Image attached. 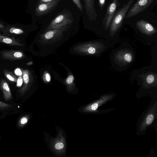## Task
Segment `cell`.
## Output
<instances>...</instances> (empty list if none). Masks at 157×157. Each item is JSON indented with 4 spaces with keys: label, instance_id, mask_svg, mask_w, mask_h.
<instances>
[{
    "label": "cell",
    "instance_id": "1",
    "mask_svg": "<svg viewBox=\"0 0 157 157\" xmlns=\"http://www.w3.org/2000/svg\"><path fill=\"white\" fill-rule=\"evenodd\" d=\"M134 0H128L126 4L118 9L114 16L109 27L110 34L114 35L121 26L124 18Z\"/></svg>",
    "mask_w": 157,
    "mask_h": 157
},
{
    "label": "cell",
    "instance_id": "2",
    "mask_svg": "<svg viewBox=\"0 0 157 157\" xmlns=\"http://www.w3.org/2000/svg\"><path fill=\"white\" fill-rule=\"evenodd\" d=\"M154 0H137L128 10L125 17L128 19L133 17L149 6Z\"/></svg>",
    "mask_w": 157,
    "mask_h": 157
},
{
    "label": "cell",
    "instance_id": "3",
    "mask_svg": "<svg viewBox=\"0 0 157 157\" xmlns=\"http://www.w3.org/2000/svg\"><path fill=\"white\" fill-rule=\"evenodd\" d=\"M119 5L118 0H113L108 5L102 22L103 27L105 30H107L109 28L117 8Z\"/></svg>",
    "mask_w": 157,
    "mask_h": 157
},
{
    "label": "cell",
    "instance_id": "4",
    "mask_svg": "<svg viewBox=\"0 0 157 157\" xmlns=\"http://www.w3.org/2000/svg\"><path fill=\"white\" fill-rule=\"evenodd\" d=\"M73 21L72 17L69 13L66 12L61 13L52 21L49 27L52 29L63 27L70 24Z\"/></svg>",
    "mask_w": 157,
    "mask_h": 157
},
{
    "label": "cell",
    "instance_id": "5",
    "mask_svg": "<svg viewBox=\"0 0 157 157\" xmlns=\"http://www.w3.org/2000/svg\"><path fill=\"white\" fill-rule=\"evenodd\" d=\"M157 102L149 109L143 118L141 123L139 131L142 132L146 130L147 127L150 125L154 120L157 113Z\"/></svg>",
    "mask_w": 157,
    "mask_h": 157
},
{
    "label": "cell",
    "instance_id": "6",
    "mask_svg": "<svg viewBox=\"0 0 157 157\" xmlns=\"http://www.w3.org/2000/svg\"><path fill=\"white\" fill-rule=\"evenodd\" d=\"M60 1L50 3H38L35 9V15L40 16L48 14L55 9Z\"/></svg>",
    "mask_w": 157,
    "mask_h": 157
},
{
    "label": "cell",
    "instance_id": "7",
    "mask_svg": "<svg viewBox=\"0 0 157 157\" xmlns=\"http://www.w3.org/2000/svg\"><path fill=\"white\" fill-rule=\"evenodd\" d=\"M137 29L142 33L151 35L156 33L155 28L148 22L144 19L137 21L136 23Z\"/></svg>",
    "mask_w": 157,
    "mask_h": 157
},
{
    "label": "cell",
    "instance_id": "8",
    "mask_svg": "<svg viewBox=\"0 0 157 157\" xmlns=\"http://www.w3.org/2000/svg\"><path fill=\"white\" fill-rule=\"evenodd\" d=\"M2 57L4 59L11 61L21 59L24 58V54L21 50H4L1 52Z\"/></svg>",
    "mask_w": 157,
    "mask_h": 157
},
{
    "label": "cell",
    "instance_id": "9",
    "mask_svg": "<svg viewBox=\"0 0 157 157\" xmlns=\"http://www.w3.org/2000/svg\"><path fill=\"white\" fill-rule=\"evenodd\" d=\"M83 0L86 15L90 20L96 21L97 14L94 7V0Z\"/></svg>",
    "mask_w": 157,
    "mask_h": 157
},
{
    "label": "cell",
    "instance_id": "10",
    "mask_svg": "<svg viewBox=\"0 0 157 157\" xmlns=\"http://www.w3.org/2000/svg\"><path fill=\"white\" fill-rule=\"evenodd\" d=\"M4 35L12 36L23 34L24 31L21 29L15 26L8 25L1 30Z\"/></svg>",
    "mask_w": 157,
    "mask_h": 157
},
{
    "label": "cell",
    "instance_id": "11",
    "mask_svg": "<svg viewBox=\"0 0 157 157\" xmlns=\"http://www.w3.org/2000/svg\"><path fill=\"white\" fill-rule=\"evenodd\" d=\"M0 89L2 92L5 101H8L12 98V94L9 85L7 82L2 78L0 81Z\"/></svg>",
    "mask_w": 157,
    "mask_h": 157
},
{
    "label": "cell",
    "instance_id": "12",
    "mask_svg": "<svg viewBox=\"0 0 157 157\" xmlns=\"http://www.w3.org/2000/svg\"><path fill=\"white\" fill-rule=\"evenodd\" d=\"M0 42L9 45L21 47L24 44L19 39L15 37H10L2 35L0 33Z\"/></svg>",
    "mask_w": 157,
    "mask_h": 157
},
{
    "label": "cell",
    "instance_id": "13",
    "mask_svg": "<svg viewBox=\"0 0 157 157\" xmlns=\"http://www.w3.org/2000/svg\"><path fill=\"white\" fill-rule=\"evenodd\" d=\"M22 75L24 84L22 87L18 90L21 95H23L25 93L30 81L29 72L28 70H22Z\"/></svg>",
    "mask_w": 157,
    "mask_h": 157
},
{
    "label": "cell",
    "instance_id": "14",
    "mask_svg": "<svg viewBox=\"0 0 157 157\" xmlns=\"http://www.w3.org/2000/svg\"><path fill=\"white\" fill-rule=\"evenodd\" d=\"M117 59L120 61L125 63H130L132 61L133 57L132 54L128 52H122L117 54Z\"/></svg>",
    "mask_w": 157,
    "mask_h": 157
},
{
    "label": "cell",
    "instance_id": "15",
    "mask_svg": "<svg viewBox=\"0 0 157 157\" xmlns=\"http://www.w3.org/2000/svg\"><path fill=\"white\" fill-rule=\"evenodd\" d=\"M112 97V96L111 95L102 96L97 101L91 105V109L93 111L96 110L99 106L105 103L107 101L110 100Z\"/></svg>",
    "mask_w": 157,
    "mask_h": 157
},
{
    "label": "cell",
    "instance_id": "16",
    "mask_svg": "<svg viewBox=\"0 0 157 157\" xmlns=\"http://www.w3.org/2000/svg\"><path fill=\"white\" fill-rule=\"evenodd\" d=\"M3 72L6 77L9 81L13 82H17V77L11 72L7 70L6 69H4Z\"/></svg>",
    "mask_w": 157,
    "mask_h": 157
},
{
    "label": "cell",
    "instance_id": "17",
    "mask_svg": "<svg viewBox=\"0 0 157 157\" xmlns=\"http://www.w3.org/2000/svg\"><path fill=\"white\" fill-rule=\"evenodd\" d=\"M28 119L26 117H23L19 120L18 123V126L21 127L24 126L27 122Z\"/></svg>",
    "mask_w": 157,
    "mask_h": 157
},
{
    "label": "cell",
    "instance_id": "18",
    "mask_svg": "<svg viewBox=\"0 0 157 157\" xmlns=\"http://www.w3.org/2000/svg\"><path fill=\"white\" fill-rule=\"evenodd\" d=\"M13 105L0 101V110H3L11 108Z\"/></svg>",
    "mask_w": 157,
    "mask_h": 157
},
{
    "label": "cell",
    "instance_id": "19",
    "mask_svg": "<svg viewBox=\"0 0 157 157\" xmlns=\"http://www.w3.org/2000/svg\"><path fill=\"white\" fill-rule=\"evenodd\" d=\"M74 3L76 5L77 7L81 12L83 11V7L82 5L81 0H72Z\"/></svg>",
    "mask_w": 157,
    "mask_h": 157
},
{
    "label": "cell",
    "instance_id": "20",
    "mask_svg": "<svg viewBox=\"0 0 157 157\" xmlns=\"http://www.w3.org/2000/svg\"><path fill=\"white\" fill-rule=\"evenodd\" d=\"M146 80L148 84H151L155 80V77L153 75L150 74L147 76Z\"/></svg>",
    "mask_w": 157,
    "mask_h": 157
},
{
    "label": "cell",
    "instance_id": "21",
    "mask_svg": "<svg viewBox=\"0 0 157 157\" xmlns=\"http://www.w3.org/2000/svg\"><path fill=\"white\" fill-rule=\"evenodd\" d=\"M54 33V31L53 30L49 31L45 33L44 36L46 39H49L53 36Z\"/></svg>",
    "mask_w": 157,
    "mask_h": 157
},
{
    "label": "cell",
    "instance_id": "22",
    "mask_svg": "<svg viewBox=\"0 0 157 157\" xmlns=\"http://www.w3.org/2000/svg\"><path fill=\"white\" fill-rule=\"evenodd\" d=\"M106 0H98V5L101 10H102L105 6Z\"/></svg>",
    "mask_w": 157,
    "mask_h": 157
},
{
    "label": "cell",
    "instance_id": "23",
    "mask_svg": "<svg viewBox=\"0 0 157 157\" xmlns=\"http://www.w3.org/2000/svg\"><path fill=\"white\" fill-rule=\"evenodd\" d=\"M74 80V77L72 75L69 76L66 79V82L68 84L72 83Z\"/></svg>",
    "mask_w": 157,
    "mask_h": 157
},
{
    "label": "cell",
    "instance_id": "24",
    "mask_svg": "<svg viewBox=\"0 0 157 157\" xmlns=\"http://www.w3.org/2000/svg\"><path fill=\"white\" fill-rule=\"evenodd\" d=\"M64 145L61 142H59L56 144L55 146V148L57 150H60L63 148Z\"/></svg>",
    "mask_w": 157,
    "mask_h": 157
},
{
    "label": "cell",
    "instance_id": "25",
    "mask_svg": "<svg viewBox=\"0 0 157 157\" xmlns=\"http://www.w3.org/2000/svg\"><path fill=\"white\" fill-rule=\"evenodd\" d=\"M87 51L89 54H93L96 52V49L93 47H90L88 49Z\"/></svg>",
    "mask_w": 157,
    "mask_h": 157
},
{
    "label": "cell",
    "instance_id": "26",
    "mask_svg": "<svg viewBox=\"0 0 157 157\" xmlns=\"http://www.w3.org/2000/svg\"><path fill=\"white\" fill-rule=\"evenodd\" d=\"M60 0H39L38 3H50Z\"/></svg>",
    "mask_w": 157,
    "mask_h": 157
},
{
    "label": "cell",
    "instance_id": "27",
    "mask_svg": "<svg viewBox=\"0 0 157 157\" xmlns=\"http://www.w3.org/2000/svg\"><path fill=\"white\" fill-rule=\"evenodd\" d=\"M46 79L47 81L49 82L50 81L51 77L50 74L49 73H47L46 75Z\"/></svg>",
    "mask_w": 157,
    "mask_h": 157
},
{
    "label": "cell",
    "instance_id": "28",
    "mask_svg": "<svg viewBox=\"0 0 157 157\" xmlns=\"http://www.w3.org/2000/svg\"><path fill=\"white\" fill-rule=\"evenodd\" d=\"M4 27V25L2 24H0V31H1Z\"/></svg>",
    "mask_w": 157,
    "mask_h": 157
}]
</instances>
